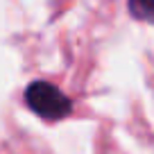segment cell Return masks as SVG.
Masks as SVG:
<instances>
[{
    "label": "cell",
    "mask_w": 154,
    "mask_h": 154,
    "mask_svg": "<svg viewBox=\"0 0 154 154\" xmlns=\"http://www.w3.org/2000/svg\"><path fill=\"white\" fill-rule=\"evenodd\" d=\"M25 104L34 111L36 116L45 118V120H61L70 113L72 102L59 86L50 82H32L25 88Z\"/></svg>",
    "instance_id": "obj_1"
},
{
    "label": "cell",
    "mask_w": 154,
    "mask_h": 154,
    "mask_svg": "<svg viewBox=\"0 0 154 154\" xmlns=\"http://www.w3.org/2000/svg\"><path fill=\"white\" fill-rule=\"evenodd\" d=\"M129 11L134 18L154 25V0H129Z\"/></svg>",
    "instance_id": "obj_2"
}]
</instances>
